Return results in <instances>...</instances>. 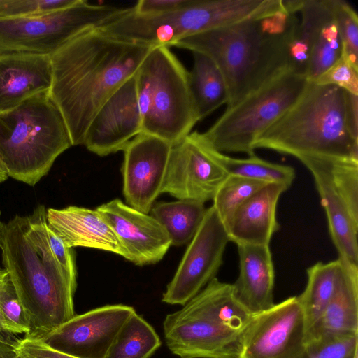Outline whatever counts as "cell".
<instances>
[{"mask_svg": "<svg viewBox=\"0 0 358 358\" xmlns=\"http://www.w3.org/2000/svg\"><path fill=\"white\" fill-rule=\"evenodd\" d=\"M0 217H1V211H0ZM3 224V223H2L1 220H0V234H1V229H2Z\"/></svg>", "mask_w": 358, "mask_h": 358, "instance_id": "43", "label": "cell"}, {"mask_svg": "<svg viewBox=\"0 0 358 358\" xmlns=\"http://www.w3.org/2000/svg\"><path fill=\"white\" fill-rule=\"evenodd\" d=\"M45 207L16 215L0 234L2 263L31 324L27 336L38 338L76 314L77 282L58 262L48 244Z\"/></svg>", "mask_w": 358, "mask_h": 358, "instance_id": "2", "label": "cell"}, {"mask_svg": "<svg viewBox=\"0 0 358 358\" xmlns=\"http://www.w3.org/2000/svg\"><path fill=\"white\" fill-rule=\"evenodd\" d=\"M78 0H0V17L34 15L67 8Z\"/></svg>", "mask_w": 358, "mask_h": 358, "instance_id": "35", "label": "cell"}, {"mask_svg": "<svg viewBox=\"0 0 358 358\" xmlns=\"http://www.w3.org/2000/svg\"><path fill=\"white\" fill-rule=\"evenodd\" d=\"M172 145L141 133L122 150L123 194L127 205L148 213L162 193Z\"/></svg>", "mask_w": 358, "mask_h": 358, "instance_id": "15", "label": "cell"}, {"mask_svg": "<svg viewBox=\"0 0 358 358\" xmlns=\"http://www.w3.org/2000/svg\"><path fill=\"white\" fill-rule=\"evenodd\" d=\"M227 176L200 133L191 132L172 145L162 193L205 203L213 200Z\"/></svg>", "mask_w": 358, "mask_h": 358, "instance_id": "13", "label": "cell"}, {"mask_svg": "<svg viewBox=\"0 0 358 358\" xmlns=\"http://www.w3.org/2000/svg\"><path fill=\"white\" fill-rule=\"evenodd\" d=\"M261 0H192L181 9L155 16L135 13L131 8L96 27L111 36L138 43L164 45L208 30L259 18Z\"/></svg>", "mask_w": 358, "mask_h": 358, "instance_id": "8", "label": "cell"}, {"mask_svg": "<svg viewBox=\"0 0 358 358\" xmlns=\"http://www.w3.org/2000/svg\"><path fill=\"white\" fill-rule=\"evenodd\" d=\"M52 83L50 55L0 54V113L49 90Z\"/></svg>", "mask_w": 358, "mask_h": 358, "instance_id": "20", "label": "cell"}, {"mask_svg": "<svg viewBox=\"0 0 358 358\" xmlns=\"http://www.w3.org/2000/svg\"><path fill=\"white\" fill-rule=\"evenodd\" d=\"M296 38L310 52L306 77L314 81L341 55L343 43L338 29L333 0H301Z\"/></svg>", "mask_w": 358, "mask_h": 358, "instance_id": "18", "label": "cell"}, {"mask_svg": "<svg viewBox=\"0 0 358 358\" xmlns=\"http://www.w3.org/2000/svg\"><path fill=\"white\" fill-rule=\"evenodd\" d=\"M49 90L0 113V160L8 176L30 186L46 176L57 157L72 146Z\"/></svg>", "mask_w": 358, "mask_h": 358, "instance_id": "6", "label": "cell"}, {"mask_svg": "<svg viewBox=\"0 0 358 358\" xmlns=\"http://www.w3.org/2000/svg\"><path fill=\"white\" fill-rule=\"evenodd\" d=\"M253 148L271 150L299 161L358 162V138L347 120L345 91L308 81L296 102L256 138Z\"/></svg>", "mask_w": 358, "mask_h": 358, "instance_id": "4", "label": "cell"}, {"mask_svg": "<svg viewBox=\"0 0 358 358\" xmlns=\"http://www.w3.org/2000/svg\"><path fill=\"white\" fill-rule=\"evenodd\" d=\"M136 85L143 133L172 145L191 133L199 120L189 71L169 47L151 49L136 72Z\"/></svg>", "mask_w": 358, "mask_h": 358, "instance_id": "7", "label": "cell"}, {"mask_svg": "<svg viewBox=\"0 0 358 358\" xmlns=\"http://www.w3.org/2000/svg\"><path fill=\"white\" fill-rule=\"evenodd\" d=\"M212 154L228 176H241L266 182H278L289 187L296 176L293 167L268 162L255 154L247 158H235L213 148Z\"/></svg>", "mask_w": 358, "mask_h": 358, "instance_id": "29", "label": "cell"}, {"mask_svg": "<svg viewBox=\"0 0 358 358\" xmlns=\"http://www.w3.org/2000/svg\"><path fill=\"white\" fill-rule=\"evenodd\" d=\"M0 311L13 335L31 332L29 317L9 279L0 287Z\"/></svg>", "mask_w": 358, "mask_h": 358, "instance_id": "32", "label": "cell"}, {"mask_svg": "<svg viewBox=\"0 0 358 358\" xmlns=\"http://www.w3.org/2000/svg\"><path fill=\"white\" fill-rule=\"evenodd\" d=\"M151 215L166 229L171 245L180 246L191 241L205 216L204 203L192 199L158 202L151 208Z\"/></svg>", "mask_w": 358, "mask_h": 358, "instance_id": "27", "label": "cell"}, {"mask_svg": "<svg viewBox=\"0 0 358 358\" xmlns=\"http://www.w3.org/2000/svg\"><path fill=\"white\" fill-rule=\"evenodd\" d=\"M299 22L296 14L279 13L185 37L171 47L202 53L215 63L230 108L291 70L289 45Z\"/></svg>", "mask_w": 358, "mask_h": 358, "instance_id": "3", "label": "cell"}, {"mask_svg": "<svg viewBox=\"0 0 358 358\" xmlns=\"http://www.w3.org/2000/svg\"><path fill=\"white\" fill-rule=\"evenodd\" d=\"M135 312L132 306L123 304L101 306L75 315L37 338L76 358H106L120 329Z\"/></svg>", "mask_w": 358, "mask_h": 358, "instance_id": "14", "label": "cell"}, {"mask_svg": "<svg viewBox=\"0 0 358 358\" xmlns=\"http://www.w3.org/2000/svg\"><path fill=\"white\" fill-rule=\"evenodd\" d=\"M161 345L154 328L135 312L120 329L106 358H150Z\"/></svg>", "mask_w": 358, "mask_h": 358, "instance_id": "28", "label": "cell"}, {"mask_svg": "<svg viewBox=\"0 0 358 358\" xmlns=\"http://www.w3.org/2000/svg\"><path fill=\"white\" fill-rule=\"evenodd\" d=\"M16 338H0V358H17L14 345Z\"/></svg>", "mask_w": 358, "mask_h": 358, "instance_id": "40", "label": "cell"}, {"mask_svg": "<svg viewBox=\"0 0 358 358\" xmlns=\"http://www.w3.org/2000/svg\"><path fill=\"white\" fill-rule=\"evenodd\" d=\"M300 162L313 176L338 257L358 266V211L350 206L337 189L323 159H306Z\"/></svg>", "mask_w": 358, "mask_h": 358, "instance_id": "19", "label": "cell"}, {"mask_svg": "<svg viewBox=\"0 0 358 358\" xmlns=\"http://www.w3.org/2000/svg\"><path fill=\"white\" fill-rule=\"evenodd\" d=\"M343 261L342 275L307 344L326 337L358 336V266Z\"/></svg>", "mask_w": 358, "mask_h": 358, "instance_id": "24", "label": "cell"}, {"mask_svg": "<svg viewBox=\"0 0 358 358\" xmlns=\"http://www.w3.org/2000/svg\"><path fill=\"white\" fill-rule=\"evenodd\" d=\"M252 317L235 297L232 284L215 278L182 308L166 315V344L180 358H238Z\"/></svg>", "mask_w": 358, "mask_h": 358, "instance_id": "5", "label": "cell"}, {"mask_svg": "<svg viewBox=\"0 0 358 358\" xmlns=\"http://www.w3.org/2000/svg\"><path fill=\"white\" fill-rule=\"evenodd\" d=\"M48 227L70 248L85 247L111 252L126 259V253L114 231L97 211L83 207L48 208Z\"/></svg>", "mask_w": 358, "mask_h": 358, "instance_id": "21", "label": "cell"}, {"mask_svg": "<svg viewBox=\"0 0 358 358\" xmlns=\"http://www.w3.org/2000/svg\"><path fill=\"white\" fill-rule=\"evenodd\" d=\"M124 9L78 0L52 12L0 17V54L51 55L72 38L113 20Z\"/></svg>", "mask_w": 358, "mask_h": 358, "instance_id": "10", "label": "cell"}, {"mask_svg": "<svg viewBox=\"0 0 358 358\" xmlns=\"http://www.w3.org/2000/svg\"><path fill=\"white\" fill-rule=\"evenodd\" d=\"M192 0H141L132 7L140 15L155 16L166 14L188 6Z\"/></svg>", "mask_w": 358, "mask_h": 358, "instance_id": "38", "label": "cell"}, {"mask_svg": "<svg viewBox=\"0 0 358 358\" xmlns=\"http://www.w3.org/2000/svg\"><path fill=\"white\" fill-rule=\"evenodd\" d=\"M358 95L345 91L346 117L353 135L358 138Z\"/></svg>", "mask_w": 358, "mask_h": 358, "instance_id": "39", "label": "cell"}, {"mask_svg": "<svg viewBox=\"0 0 358 358\" xmlns=\"http://www.w3.org/2000/svg\"><path fill=\"white\" fill-rule=\"evenodd\" d=\"M306 347V317L294 296L252 315L238 358H303Z\"/></svg>", "mask_w": 358, "mask_h": 358, "instance_id": "12", "label": "cell"}, {"mask_svg": "<svg viewBox=\"0 0 358 358\" xmlns=\"http://www.w3.org/2000/svg\"><path fill=\"white\" fill-rule=\"evenodd\" d=\"M46 235L50 248L58 262L66 270L70 277L76 281V267L72 248H69L48 224Z\"/></svg>", "mask_w": 358, "mask_h": 358, "instance_id": "37", "label": "cell"}, {"mask_svg": "<svg viewBox=\"0 0 358 358\" xmlns=\"http://www.w3.org/2000/svg\"><path fill=\"white\" fill-rule=\"evenodd\" d=\"M335 18L344 50L352 66L358 69V17L344 0H333Z\"/></svg>", "mask_w": 358, "mask_h": 358, "instance_id": "31", "label": "cell"}, {"mask_svg": "<svg viewBox=\"0 0 358 358\" xmlns=\"http://www.w3.org/2000/svg\"><path fill=\"white\" fill-rule=\"evenodd\" d=\"M357 358H358V357H357Z\"/></svg>", "mask_w": 358, "mask_h": 358, "instance_id": "44", "label": "cell"}, {"mask_svg": "<svg viewBox=\"0 0 358 358\" xmlns=\"http://www.w3.org/2000/svg\"><path fill=\"white\" fill-rule=\"evenodd\" d=\"M155 45L87 29L50 55V94L64 120L72 145H83L101 107L134 76Z\"/></svg>", "mask_w": 358, "mask_h": 358, "instance_id": "1", "label": "cell"}, {"mask_svg": "<svg viewBox=\"0 0 358 358\" xmlns=\"http://www.w3.org/2000/svg\"><path fill=\"white\" fill-rule=\"evenodd\" d=\"M358 336L326 337L307 344L303 358H357Z\"/></svg>", "mask_w": 358, "mask_h": 358, "instance_id": "33", "label": "cell"}, {"mask_svg": "<svg viewBox=\"0 0 358 358\" xmlns=\"http://www.w3.org/2000/svg\"><path fill=\"white\" fill-rule=\"evenodd\" d=\"M8 176L7 171L0 160V183L7 180Z\"/></svg>", "mask_w": 358, "mask_h": 358, "instance_id": "42", "label": "cell"}, {"mask_svg": "<svg viewBox=\"0 0 358 358\" xmlns=\"http://www.w3.org/2000/svg\"><path fill=\"white\" fill-rule=\"evenodd\" d=\"M141 132L136 73L99 110L86 131L83 145L97 155L106 156L122 150Z\"/></svg>", "mask_w": 358, "mask_h": 358, "instance_id": "16", "label": "cell"}, {"mask_svg": "<svg viewBox=\"0 0 358 358\" xmlns=\"http://www.w3.org/2000/svg\"><path fill=\"white\" fill-rule=\"evenodd\" d=\"M228 242L227 229L212 206L206 209L162 301L184 306L216 278Z\"/></svg>", "mask_w": 358, "mask_h": 358, "instance_id": "11", "label": "cell"}, {"mask_svg": "<svg viewBox=\"0 0 358 358\" xmlns=\"http://www.w3.org/2000/svg\"><path fill=\"white\" fill-rule=\"evenodd\" d=\"M9 275L7 271L5 268H0V287L3 285V283L9 279ZM16 337L15 335H13L2 316V314L0 311V338H14Z\"/></svg>", "mask_w": 358, "mask_h": 358, "instance_id": "41", "label": "cell"}, {"mask_svg": "<svg viewBox=\"0 0 358 358\" xmlns=\"http://www.w3.org/2000/svg\"><path fill=\"white\" fill-rule=\"evenodd\" d=\"M305 76L287 70L224 113L201 138L215 150L255 155L256 138L286 112L303 92Z\"/></svg>", "mask_w": 358, "mask_h": 358, "instance_id": "9", "label": "cell"}, {"mask_svg": "<svg viewBox=\"0 0 358 358\" xmlns=\"http://www.w3.org/2000/svg\"><path fill=\"white\" fill-rule=\"evenodd\" d=\"M194 64L189 71V84L199 121L228 101L224 78L208 56L192 52Z\"/></svg>", "mask_w": 358, "mask_h": 358, "instance_id": "26", "label": "cell"}, {"mask_svg": "<svg viewBox=\"0 0 358 358\" xmlns=\"http://www.w3.org/2000/svg\"><path fill=\"white\" fill-rule=\"evenodd\" d=\"M97 211L108 223L126 253L138 266L155 264L167 252L171 241L164 227L151 215L115 199Z\"/></svg>", "mask_w": 358, "mask_h": 358, "instance_id": "17", "label": "cell"}, {"mask_svg": "<svg viewBox=\"0 0 358 358\" xmlns=\"http://www.w3.org/2000/svg\"><path fill=\"white\" fill-rule=\"evenodd\" d=\"M319 85H331L358 95V69L349 60L343 46L340 57L314 81Z\"/></svg>", "mask_w": 358, "mask_h": 358, "instance_id": "34", "label": "cell"}, {"mask_svg": "<svg viewBox=\"0 0 358 358\" xmlns=\"http://www.w3.org/2000/svg\"><path fill=\"white\" fill-rule=\"evenodd\" d=\"M343 271L341 258L317 262L307 269V283L298 296L306 322L308 336L319 322L337 287Z\"/></svg>", "mask_w": 358, "mask_h": 358, "instance_id": "25", "label": "cell"}, {"mask_svg": "<svg viewBox=\"0 0 358 358\" xmlns=\"http://www.w3.org/2000/svg\"><path fill=\"white\" fill-rule=\"evenodd\" d=\"M239 273L234 284L238 301L255 315L271 308L275 271L269 245H238Z\"/></svg>", "mask_w": 358, "mask_h": 358, "instance_id": "23", "label": "cell"}, {"mask_svg": "<svg viewBox=\"0 0 358 358\" xmlns=\"http://www.w3.org/2000/svg\"><path fill=\"white\" fill-rule=\"evenodd\" d=\"M14 345L17 358H76L56 351L41 339L31 336L17 338Z\"/></svg>", "mask_w": 358, "mask_h": 358, "instance_id": "36", "label": "cell"}, {"mask_svg": "<svg viewBox=\"0 0 358 358\" xmlns=\"http://www.w3.org/2000/svg\"><path fill=\"white\" fill-rule=\"evenodd\" d=\"M268 183L241 176H228L213 200V206L224 226L243 203Z\"/></svg>", "mask_w": 358, "mask_h": 358, "instance_id": "30", "label": "cell"}, {"mask_svg": "<svg viewBox=\"0 0 358 358\" xmlns=\"http://www.w3.org/2000/svg\"><path fill=\"white\" fill-rule=\"evenodd\" d=\"M289 187L269 182L243 203L226 224L229 241L238 245H269L279 230L276 208L281 194Z\"/></svg>", "mask_w": 358, "mask_h": 358, "instance_id": "22", "label": "cell"}]
</instances>
